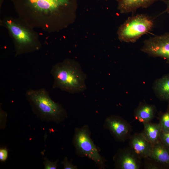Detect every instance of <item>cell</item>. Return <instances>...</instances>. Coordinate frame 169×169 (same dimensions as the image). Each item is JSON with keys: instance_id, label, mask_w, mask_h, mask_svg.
<instances>
[{"instance_id": "obj_11", "label": "cell", "mask_w": 169, "mask_h": 169, "mask_svg": "<svg viewBox=\"0 0 169 169\" xmlns=\"http://www.w3.org/2000/svg\"><path fill=\"white\" fill-rule=\"evenodd\" d=\"M157 0H117V8L121 13L133 12L139 8H147Z\"/></svg>"}, {"instance_id": "obj_21", "label": "cell", "mask_w": 169, "mask_h": 169, "mask_svg": "<svg viewBox=\"0 0 169 169\" xmlns=\"http://www.w3.org/2000/svg\"><path fill=\"white\" fill-rule=\"evenodd\" d=\"M158 167L156 165L155 163H148L146 165V169H157Z\"/></svg>"}, {"instance_id": "obj_14", "label": "cell", "mask_w": 169, "mask_h": 169, "mask_svg": "<svg viewBox=\"0 0 169 169\" xmlns=\"http://www.w3.org/2000/svg\"><path fill=\"white\" fill-rule=\"evenodd\" d=\"M155 112V107L154 105L147 104L142 105L136 110L135 118L143 123L150 122L154 117Z\"/></svg>"}, {"instance_id": "obj_6", "label": "cell", "mask_w": 169, "mask_h": 169, "mask_svg": "<svg viewBox=\"0 0 169 169\" xmlns=\"http://www.w3.org/2000/svg\"><path fill=\"white\" fill-rule=\"evenodd\" d=\"M73 143L78 155L87 157L93 161L100 168H105V160L91 137L88 126L84 125L75 128Z\"/></svg>"}, {"instance_id": "obj_15", "label": "cell", "mask_w": 169, "mask_h": 169, "mask_svg": "<svg viewBox=\"0 0 169 169\" xmlns=\"http://www.w3.org/2000/svg\"><path fill=\"white\" fill-rule=\"evenodd\" d=\"M154 90L160 98L169 100V74L165 75L156 81Z\"/></svg>"}, {"instance_id": "obj_5", "label": "cell", "mask_w": 169, "mask_h": 169, "mask_svg": "<svg viewBox=\"0 0 169 169\" xmlns=\"http://www.w3.org/2000/svg\"><path fill=\"white\" fill-rule=\"evenodd\" d=\"M153 22L149 17L138 14L129 17L119 28L117 34L120 40L127 43H134L142 36L151 30Z\"/></svg>"}, {"instance_id": "obj_10", "label": "cell", "mask_w": 169, "mask_h": 169, "mask_svg": "<svg viewBox=\"0 0 169 169\" xmlns=\"http://www.w3.org/2000/svg\"><path fill=\"white\" fill-rule=\"evenodd\" d=\"M131 149L140 158H146L150 156L153 145L141 133L135 134L131 139Z\"/></svg>"}, {"instance_id": "obj_13", "label": "cell", "mask_w": 169, "mask_h": 169, "mask_svg": "<svg viewBox=\"0 0 169 169\" xmlns=\"http://www.w3.org/2000/svg\"><path fill=\"white\" fill-rule=\"evenodd\" d=\"M149 157L157 162L169 166V149L160 141L153 146Z\"/></svg>"}, {"instance_id": "obj_12", "label": "cell", "mask_w": 169, "mask_h": 169, "mask_svg": "<svg viewBox=\"0 0 169 169\" xmlns=\"http://www.w3.org/2000/svg\"><path fill=\"white\" fill-rule=\"evenodd\" d=\"M144 128L142 133L145 139L153 146L160 141L162 129L160 123L150 122L143 123Z\"/></svg>"}, {"instance_id": "obj_1", "label": "cell", "mask_w": 169, "mask_h": 169, "mask_svg": "<svg viewBox=\"0 0 169 169\" xmlns=\"http://www.w3.org/2000/svg\"><path fill=\"white\" fill-rule=\"evenodd\" d=\"M18 17L33 28L52 33L74 21L77 0H11Z\"/></svg>"}, {"instance_id": "obj_23", "label": "cell", "mask_w": 169, "mask_h": 169, "mask_svg": "<svg viewBox=\"0 0 169 169\" xmlns=\"http://www.w3.org/2000/svg\"><path fill=\"white\" fill-rule=\"evenodd\" d=\"M5 0H0V9L1 10V8L2 7V5Z\"/></svg>"}, {"instance_id": "obj_16", "label": "cell", "mask_w": 169, "mask_h": 169, "mask_svg": "<svg viewBox=\"0 0 169 169\" xmlns=\"http://www.w3.org/2000/svg\"><path fill=\"white\" fill-rule=\"evenodd\" d=\"M159 123L161 125L162 131H169V109L162 115Z\"/></svg>"}, {"instance_id": "obj_17", "label": "cell", "mask_w": 169, "mask_h": 169, "mask_svg": "<svg viewBox=\"0 0 169 169\" xmlns=\"http://www.w3.org/2000/svg\"><path fill=\"white\" fill-rule=\"evenodd\" d=\"M160 140L161 142L165 146L169 148V131H161Z\"/></svg>"}, {"instance_id": "obj_3", "label": "cell", "mask_w": 169, "mask_h": 169, "mask_svg": "<svg viewBox=\"0 0 169 169\" xmlns=\"http://www.w3.org/2000/svg\"><path fill=\"white\" fill-rule=\"evenodd\" d=\"M53 88L71 94L82 92L87 88V76L79 64L69 59L54 65L50 71Z\"/></svg>"}, {"instance_id": "obj_19", "label": "cell", "mask_w": 169, "mask_h": 169, "mask_svg": "<svg viewBox=\"0 0 169 169\" xmlns=\"http://www.w3.org/2000/svg\"><path fill=\"white\" fill-rule=\"evenodd\" d=\"M62 164L64 166V169H77V166L74 165L72 163L69 162L67 157L64 158V160L62 162Z\"/></svg>"}, {"instance_id": "obj_18", "label": "cell", "mask_w": 169, "mask_h": 169, "mask_svg": "<svg viewBox=\"0 0 169 169\" xmlns=\"http://www.w3.org/2000/svg\"><path fill=\"white\" fill-rule=\"evenodd\" d=\"M59 160L54 162L51 161L47 158H45L44 162V168L45 169H56L57 168Z\"/></svg>"}, {"instance_id": "obj_8", "label": "cell", "mask_w": 169, "mask_h": 169, "mask_svg": "<svg viewBox=\"0 0 169 169\" xmlns=\"http://www.w3.org/2000/svg\"><path fill=\"white\" fill-rule=\"evenodd\" d=\"M104 126L118 141H125L130 136L131 131L130 125L119 116L113 115L107 117Z\"/></svg>"}, {"instance_id": "obj_22", "label": "cell", "mask_w": 169, "mask_h": 169, "mask_svg": "<svg viewBox=\"0 0 169 169\" xmlns=\"http://www.w3.org/2000/svg\"><path fill=\"white\" fill-rule=\"evenodd\" d=\"M163 1H164L166 4V8L165 11L169 14V0Z\"/></svg>"}, {"instance_id": "obj_9", "label": "cell", "mask_w": 169, "mask_h": 169, "mask_svg": "<svg viewBox=\"0 0 169 169\" xmlns=\"http://www.w3.org/2000/svg\"><path fill=\"white\" fill-rule=\"evenodd\" d=\"M141 159L132 150L123 148L118 151L113 157L115 167L119 169H138Z\"/></svg>"}, {"instance_id": "obj_4", "label": "cell", "mask_w": 169, "mask_h": 169, "mask_svg": "<svg viewBox=\"0 0 169 169\" xmlns=\"http://www.w3.org/2000/svg\"><path fill=\"white\" fill-rule=\"evenodd\" d=\"M25 96L33 113L41 120L59 123L67 117L66 110L51 98L45 88L29 89Z\"/></svg>"}, {"instance_id": "obj_7", "label": "cell", "mask_w": 169, "mask_h": 169, "mask_svg": "<svg viewBox=\"0 0 169 169\" xmlns=\"http://www.w3.org/2000/svg\"><path fill=\"white\" fill-rule=\"evenodd\" d=\"M141 50L150 56L162 58L169 63V33L145 40Z\"/></svg>"}, {"instance_id": "obj_20", "label": "cell", "mask_w": 169, "mask_h": 169, "mask_svg": "<svg viewBox=\"0 0 169 169\" xmlns=\"http://www.w3.org/2000/svg\"><path fill=\"white\" fill-rule=\"evenodd\" d=\"M8 156V150L6 148H2L0 149V161L4 162L7 159Z\"/></svg>"}, {"instance_id": "obj_2", "label": "cell", "mask_w": 169, "mask_h": 169, "mask_svg": "<svg viewBox=\"0 0 169 169\" xmlns=\"http://www.w3.org/2000/svg\"><path fill=\"white\" fill-rule=\"evenodd\" d=\"M0 25L7 29L12 40L15 57L41 49L42 44L38 33L19 17L5 16L0 19Z\"/></svg>"}]
</instances>
